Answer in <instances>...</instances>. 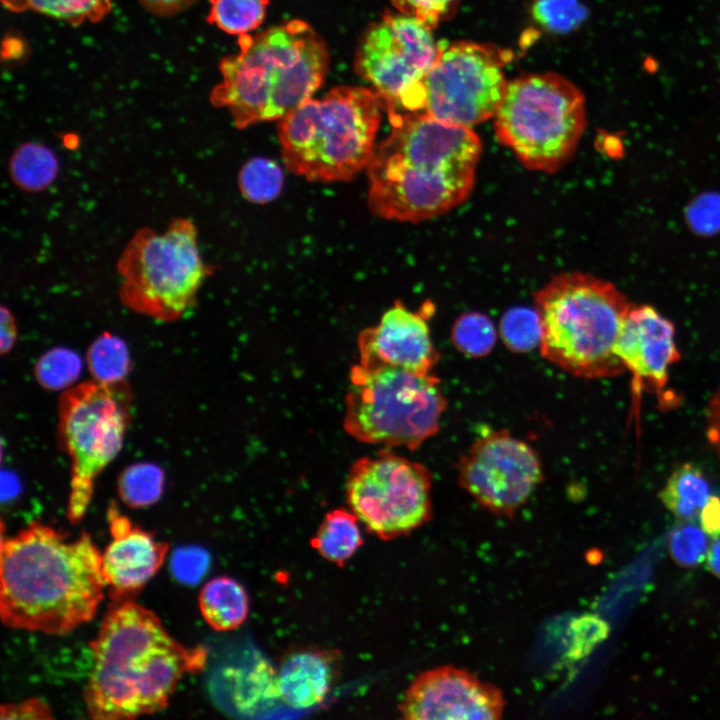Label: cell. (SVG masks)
Listing matches in <instances>:
<instances>
[{
  "instance_id": "cell-1",
  "label": "cell",
  "mask_w": 720,
  "mask_h": 720,
  "mask_svg": "<svg viewBox=\"0 0 720 720\" xmlns=\"http://www.w3.org/2000/svg\"><path fill=\"white\" fill-rule=\"evenodd\" d=\"M387 114L391 132L376 145L367 166L371 212L416 223L464 202L475 183L482 149L478 135L425 111Z\"/></svg>"
},
{
  "instance_id": "cell-2",
  "label": "cell",
  "mask_w": 720,
  "mask_h": 720,
  "mask_svg": "<svg viewBox=\"0 0 720 720\" xmlns=\"http://www.w3.org/2000/svg\"><path fill=\"white\" fill-rule=\"evenodd\" d=\"M102 553L89 534L37 521L2 539L0 616L14 629L63 635L90 621L104 597Z\"/></svg>"
},
{
  "instance_id": "cell-3",
  "label": "cell",
  "mask_w": 720,
  "mask_h": 720,
  "mask_svg": "<svg viewBox=\"0 0 720 720\" xmlns=\"http://www.w3.org/2000/svg\"><path fill=\"white\" fill-rule=\"evenodd\" d=\"M93 667L84 692L93 719H134L164 709L180 679L202 670L206 649L186 647L159 617L133 600L114 605L90 643Z\"/></svg>"
},
{
  "instance_id": "cell-4",
  "label": "cell",
  "mask_w": 720,
  "mask_h": 720,
  "mask_svg": "<svg viewBox=\"0 0 720 720\" xmlns=\"http://www.w3.org/2000/svg\"><path fill=\"white\" fill-rule=\"evenodd\" d=\"M238 43L239 52L219 63L221 81L212 89L210 101L226 108L239 129L280 120L324 82L327 45L303 20L241 35Z\"/></svg>"
},
{
  "instance_id": "cell-5",
  "label": "cell",
  "mask_w": 720,
  "mask_h": 720,
  "mask_svg": "<svg viewBox=\"0 0 720 720\" xmlns=\"http://www.w3.org/2000/svg\"><path fill=\"white\" fill-rule=\"evenodd\" d=\"M534 299L546 360L583 379L626 370L615 344L632 305L615 285L588 273H560Z\"/></svg>"
},
{
  "instance_id": "cell-6",
  "label": "cell",
  "mask_w": 720,
  "mask_h": 720,
  "mask_svg": "<svg viewBox=\"0 0 720 720\" xmlns=\"http://www.w3.org/2000/svg\"><path fill=\"white\" fill-rule=\"evenodd\" d=\"M383 102L376 91L339 86L309 98L278 125L285 166L309 181H346L367 168Z\"/></svg>"
},
{
  "instance_id": "cell-7",
  "label": "cell",
  "mask_w": 720,
  "mask_h": 720,
  "mask_svg": "<svg viewBox=\"0 0 720 720\" xmlns=\"http://www.w3.org/2000/svg\"><path fill=\"white\" fill-rule=\"evenodd\" d=\"M494 119L498 140L526 168L554 173L572 158L584 133L585 97L557 73L523 75L508 82Z\"/></svg>"
},
{
  "instance_id": "cell-8",
  "label": "cell",
  "mask_w": 720,
  "mask_h": 720,
  "mask_svg": "<svg viewBox=\"0 0 720 720\" xmlns=\"http://www.w3.org/2000/svg\"><path fill=\"white\" fill-rule=\"evenodd\" d=\"M446 407L440 379L432 373L355 364L343 425L360 442L415 450L439 431Z\"/></svg>"
},
{
  "instance_id": "cell-9",
  "label": "cell",
  "mask_w": 720,
  "mask_h": 720,
  "mask_svg": "<svg viewBox=\"0 0 720 720\" xmlns=\"http://www.w3.org/2000/svg\"><path fill=\"white\" fill-rule=\"evenodd\" d=\"M119 296L134 312L159 321L180 318L196 299L208 274L188 218H176L163 232L141 228L122 251Z\"/></svg>"
},
{
  "instance_id": "cell-10",
  "label": "cell",
  "mask_w": 720,
  "mask_h": 720,
  "mask_svg": "<svg viewBox=\"0 0 720 720\" xmlns=\"http://www.w3.org/2000/svg\"><path fill=\"white\" fill-rule=\"evenodd\" d=\"M131 402L126 380L87 381L60 397L59 436L71 459L67 517L73 524L85 515L96 478L122 448Z\"/></svg>"
},
{
  "instance_id": "cell-11",
  "label": "cell",
  "mask_w": 720,
  "mask_h": 720,
  "mask_svg": "<svg viewBox=\"0 0 720 720\" xmlns=\"http://www.w3.org/2000/svg\"><path fill=\"white\" fill-rule=\"evenodd\" d=\"M431 491L426 466L388 450L359 458L346 481L349 509L384 541L406 536L431 519Z\"/></svg>"
},
{
  "instance_id": "cell-12",
  "label": "cell",
  "mask_w": 720,
  "mask_h": 720,
  "mask_svg": "<svg viewBox=\"0 0 720 720\" xmlns=\"http://www.w3.org/2000/svg\"><path fill=\"white\" fill-rule=\"evenodd\" d=\"M432 30L399 13L385 14L362 34L354 69L372 84L387 113L424 111V79L440 48Z\"/></svg>"
},
{
  "instance_id": "cell-13",
  "label": "cell",
  "mask_w": 720,
  "mask_h": 720,
  "mask_svg": "<svg viewBox=\"0 0 720 720\" xmlns=\"http://www.w3.org/2000/svg\"><path fill=\"white\" fill-rule=\"evenodd\" d=\"M512 53L492 44L440 42L424 85V111L454 125L472 127L495 116L508 82L504 66Z\"/></svg>"
},
{
  "instance_id": "cell-14",
  "label": "cell",
  "mask_w": 720,
  "mask_h": 720,
  "mask_svg": "<svg viewBox=\"0 0 720 720\" xmlns=\"http://www.w3.org/2000/svg\"><path fill=\"white\" fill-rule=\"evenodd\" d=\"M456 470L460 486L497 516L512 517L543 480L537 451L507 430L482 432Z\"/></svg>"
},
{
  "instance_id": "cell-15",
  "label": "cell",
  "mask_w": 720,
  "mask_h": 720,
  "mask_svg": "<svg viewBox=\"0 0 720 720\" xmlns=\"http://www.w3.org/2000/svg\"><path fill=\"white\" fill-rule=\"evenodd\" d=\"M502 691L473 672L453 665L420 673L406 689L399 712L408 720L500 719Z\"/></svg>"
},
{
  "instance_id": "cell-16",
  "label": "cell",
  "mask_w": 720,
  "mask_h": 720,
  "mask_svg": "<svg viewBox=\"0 0 720 720\" xmlns=\"http://www.w3.org/2000/svg\"><path fill=\"white\" fill-rule=\"evenodd\" d=\"M615 353L639 387L654 391L663 407L678 403L667 390L669 369L680 360L673 323L650 305H632Z\"/></svg>"
},
{
  "instance_id": "cell-17",
  "label": "cell",
  "mask_w": 720,
  "mask_h": 720,
  "mask_svg": "<svg viewBox=\"0 0 720 720\" xmlns=\"http://www.w3.org/2000/svg\"><path fill=\"white\" fill-rule=\"evenodd\" d=\"M431 306L419 311L396 302L380 321L358 336L359 362L368 369L398 367L420 374L432 373L440 359L427 323Z\"/></svg>"
},
{
  "instance_id": "cell-18",
  "label": "cell",
  "mask_w": 720,
  "mask_h": 720,
  "mask_svg": "<svg viewBox=\"0 0 720 720\" xmlns=\"http://www.w3.org/2000/svg\"><path fill=\"white\" fill-rule=\"evenodd\" d=\"M112 540L101 571L114 603L132 600L164 563L169 545L132 524L112 502L107 510Z\"/></svg>"
},
{
  "instance_id": "cell-19",
  "label": "cell",
  "mask_w": 720,
  "mask_h": 720,
  "mask_svg": "<svg viewBox=\"0 0 720 720\" xmlns=\"http://www.w3.org/2000/svg\"><path fill=\"white\" fill-rule=\"evenodd\" d=\"M339 655L323 648H297L281 661L277 674L280 699L294 709L321 704L338 678Z\"/></svg>"
},
{
  "instance_id": "cell-20",
  "label": "cell",
  "mask_w": 720,
  "mask_h": 720,
  "mask_svg": "<svg viewBox=\"0 0 720 720\" xmlns=\"http://www.w3.org/2000/svg\"><path fill=\"white\" fill-rule=\"evenodd\" d=\"M199 607L210 627L216 631H231L247 619L250 600L242 584L231 577L219 576L202 587Z\"/></svg>"
},
{
  "instance_id": "cell-21",
  "label": "cell",
  "mask_w": 720,
  "mask_h": 720,
  "mask_svg": "<svg viewBox=\"0 0 720 720\" xmlns=\"http://www.w3.org/2000/svg\"><path fill=\"white\" fill-rule=\"evenodd\" d=\"M363 543L359 519L345 508L326 513L310 540L311 547L322 558L339 567L345 566Z\"/></svg>"
},
{
  "instance_id": "cell-22",
  "label": "cell",
  "mask_w": 720,
  "mask_h": 720,
  "mask_svg": "<svg viewBox=\"0 0 720 720\" xmlns=\"http://www.w3.org/2000/svg\"><path fill=\"white\" fill-rule=\"evenodd\" d=\"M709 496L710 487L703 471L692 463L678 466L659 493L663 505L683 521L699 516Z\"/></svg>"
},
{
  "instance_id": "cell-23",
  "label": "cell",
  "mask_w": 720,
  "mask_h": 720,
  "mask_svg": "<svg viewBox=\"0 0 720 720\" xmlns=\"http://www.w3.org/2000/svg\"><path fill=\"white\" fill-rule=\"evenodd\" d=\"M59 167L58 157L50 147L39 142H25L12 153L8 173L16 187L37 193L54 183Z\"/></svg>"
},
{
  "instance_id": "cell-24",
  "label": "cell",
  "mask_w": 720,
  "mask_h": 720,
  "mask_svg": "<svg viewBox=\"0 0 720 720\" xmlns=\"http://www.w3.org/2000/svg\"><path fill=\"white\" fill-rule=\"evenodd\" d=\"M12 12L34 11L77 26L102 20L111 10V0H1Z\"/></svg>"
},
{
  "instance_id": "cell-25",
  "label": "cell",
  "mask_w": 720,
  "mask_h": 720,
  "mask_svg": "<svg viewBox=\"0 0 720 720\" xmlns=\"http://www.w3.org/2000/svg\"><path fill=\"white\" fill-rule=\"evenodd\" d=\"M269 0H210L207 22L228 34H249L264 21Z\"/></svg>"
},
{
  "instance_id": "cell-26",
  "label": "cell",
  "mask_w": 720,
  "mask_h": 720,
  "mask_svg": "<svg viewBox=\"0 0 720 720\" xmlns=\"http://www.w3.org/2000/svg\"><path fill=\"white\" fill-rule=\"evenodd\" d=\"M87 363L94 380L102 383L125 380L131 366L125 342L108 332L92 342L87 352Z\"/></svg>"
},
{
  "instance_id": "cell-27",
  "label": "cell",
  "mask_w": 720,
  "mask_h": 720,
  "mask_svg": "<svg viewBox=\"0 0 720 720\" xmlns=\"http://www.w3.org/2000/svg\"><path fill=\"white\" fill-rule=\"evenodd\" d=\"M164 488V473L155 464L137 463L125 468L118 478V493L122 501L141 508L157 502Z\"/></svg>"
},
{
  "instance_id": "cell-28",
  "label": "cell",
  "mask_w": 720,
  "mask_h": 720,
  "mask_svg": "<svg viewBox=\"0 0 720 720\" xmlns=\"http://www.w3.org/2000/svg\"><path fill=\"white\" fill-rule=\"evenodd\" d=\"M451 338L458 351L469 357L480 358L493 350L497 332L485 314L467 312L454 322Z\"/></svg>"
},
{
  "instance_id": "cell-29",
  "label": "cell",
  "mask_w": 720,
  "mask_h": 720,
  "mask_svg": "<svg viewBox=\"0 0 720 720\" xmlns=\"http://www.w3.org/2000/svg\"><path fill=\"white\" fill-rule=\"evenodd\" d=\"M284 175L280 166L267 158L257 157L246 162L239 173L242 195L254 203H267L281 192Z\"/></svg>"
},
{
  "instance_id": "cell-30",
  "label": "cell",
  "mask_w": 720,
  "mask_h": 720,
  "mask_svg": "<svg viewBox=\"0 0 720 720\" xmlns=\"http://www.w3.org/2000/svg\"><path fill=\"white\" fill-rule=\"evenodd\" d=\"M499 331L505 346L515 353L530 352L540 344L541 327L535 309L510 308L500 320Z\"/></svg>"
},
{
  "instance_id": "cell-31",
  "label": "cell",
  "mask_w": 720,
  "mask_h": 720,
  "mask_svg": "<svg viewBox=\"0 0 720 720\" xmlns=\"http://www.w3.org/2000/svg\"><path fill=\"white\" fill-rule=\"evenodd\" d=\"M81 371L79 356L66 348H54L38 360L34 373L46 389L60 390L74 383Z\"/></svg>"
},
{
  "instance_id": "cell-32",
  "label": "cell",
  "mask_w": 720,
  "mask_h": 720,
  "mask_svg": "<svg viewBox=\"0 0 720 720\" xmlns=\"http://www.w3.org/2000/svg\"><path fill=\"white\" fill-rule=\"evenodd\" d=\"M707 533L691 521L675 527L668 538V547L673 561L683 568L698 566L707 556Z\"/></svg>"
},
{
  "instance_id": "cell-33",
  "label": "cell",
  "mask_w": 720,
  "mask_h": 720,
  "mask_svg": "<svg viewBox=\"0 0 720 720\" xmlns=\"http://www.w3.org/2000/svg\"><path fill=\"white\" fill-rule=\"evenodd\" d=\"M583 9L576 0H536L532 6L535 21L551 32H568L583 17Z\"/></svg>"
},
{
  "instance_id": "cell-34",
  "label": "cell",
  "mask_w": 720,
  "mask_h": 720,
  "mask_svg": "<svg viewBox=\"0 0 720 720\" xmlns=\"http://www.w3.org/2000/svg\"><path fill=\"white\" fill-rule=\"evenodd\" d=\"M394 7L404 15L413 17L431 29L451 18L459 0H391Z\"/></svg>"
},
{
  "instance_id": "cell-35",
  "label": "cell",
  "mask_w": 720,
  "mask_h": 720,
  "mask_svg": "<svg viewBox=\"0 0 720 720\" xmlns=\"http://www.w3.org/2000/svg\"><path fill=\"white\" fill-rule=\"evenodd\" d=\"M209 555L197 546L181 547L171 556V571L175 578L184 584H197L209 567Z\"/></svg>"
},
{
  "instance_id": "cell-36",
  "label": "cell",
  "mask_w": 720,
  "mask_h": 720,
  "mask_svg": "<svg viewBox=\"0 0 720 720\" xmlns=\"http://www.w3.org/2000/svg\"><path fill=\"white\" fill-rule=\"evenodd\" d=\"M1 719H50L51 710L41 699L31 698L19 703L2 705Z\"/></svg>"
},
{
  "instance_id": "cell-37",
  "label": "cell",
  "mask_w": 720,
  "mask_h": 720,
  "mask_svg": "<svg viewBox=\"0 0 720 720\" xmlns=\"http://www.w3.org/2000/svg\"><path fill=\"white\" fill-rule=\"evenodd\" d=\"M705 415L708 440L720 458V386L713 393L707 405Z\"/></svg>"
},
{
  "instance_id": "cell-38",
  "label": "cell",
  "mask_w": 720,
  "mask_h": 720,
  "mask_svg": "<svg viewBox=\"0 0 720 720\" xmlns=\"http://www.w3.org/2000/svg\"><path fill=\"white\" fill-rule=\"evenodd\" d=\"M700 526L712 537L720 536V498L709 496L700 514Z\"/></svg>"
},
{
  "instance_id": "cell-39",
  "label": "cell",
  "mask_w": 720,
  "mask_h": 720,
  "mask_svg": "<svg viewBox=\"0 0 720 720\" xmlns=\"http://www.w3.org/2000/svg\"><path fill=\"white\" fill-rule=\"evenodd\" d=\"M150 13L157 16H172L190 7L197 0H138Z\"/></svg>"
},
{
  "instance_id": "cell-40",
  "label": "cell",
  "mask_w": 720,
  "mask_h": 720,
  "mask_svg": "<svg viewBox=\"0 0 720 720\" xmlns=\"http://www.w3.org/2000/svg\"><path fill=\"white\" fill-rule=\"evenodd\" d=\"M0 319L1 353L5 354L8 353L15 344L17 327L11 311L4 305L1 306Z\"/></svg>"
},
{
  "instance_id": "cell-41",
  "label": "cell",
  "mask_w": 720,
  "mask_h": 720,
  "mask_svg": "<svg viewBox=\"0 0 720 720\" xmlns=\"http://www.w3.org/2000/svg\"><path fill=\"white\" fill-rule=\"evenodd\" d=\"M706 561L710 572L720 578V536L716 537L708 549Z\"/></svg>"
}]
</instances>
